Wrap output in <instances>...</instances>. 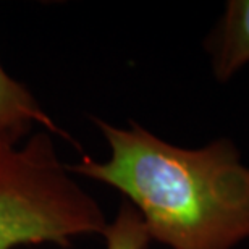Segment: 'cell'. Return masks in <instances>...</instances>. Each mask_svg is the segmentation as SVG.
<instances>
[{
	"instance_id": "cell-1",
	"label": "cell",
	"mask_w": 249,
	"mask_h": 249,
	"mask_svg": "<svg viewBox=\"0 0 249 249\" xmlns=\"http://www.w3.org/2000/svg\"><path fill=\"white\" fill-rule=\"evenodd\" d=\"M91 120L110 156L96 160L81 154L70 172L120 191L151 241L172 249H233L249 240V167L230 139L181 147L136 122Z\"/></svg>"
},
{
	"instance_id": "cell-2",
	"label": "cell",
	"mask_w": 249,
	"mask_h": 249,
	"mask_svg": "<svg viewBox=\"0 0 249 249\" xmlns=\"http://www.w3.org/2000/svg\"><path fill=\"white\" fill-rule=\"evenodd\" d=\"M107 218L57 152L53 134L0 133V249L53 245L101 235Z\"/></svg>"
},
{
	"instance_id": "cell-3",
	"label": "cell",
	"mask_w": 249,
	"mask_h": 249,
	"mask_svg": "<svg viewBox=\"0 0 249 249\" xmlns=\"http://www.w3.org/2000/svg\"><path fill=\"white\" fill-rule=\"evenodd\" d=\"M211 68L218 83H227L249 63V0H230L206 39Z\"/></svg>"
},
{
	"instance_id": "cell-4",
	"label": "cell",
	"mask_w": 249,
	"mask_h": 249,
	"mask_svg": "<svg viewBox=\"0 0 249 249\" xmlns=\"http://www.w3.org/2000/svg\"><path fill=\"white\" fill-rule=\"evenodd\" d=\"M36 124L76 144L44 110L26 84L15 79L0 62V133L17 139H26Z\"/></svg>"
},
{
	"instance_id": "cell-5",
	"label": "cell",
	"mask_w": 249,
	"mask_h": 249,
	"mask_svg": "<svg viewBox=\"0 0 249 249\" xmlns=\"http://www.w3.org/2000/svg\"><path fill=\"white\" fill-rule=\"evenodd\" d=\"M106 249H149L151 238L131 204L123 202L115 218L107 223L102 233Z\"/></svg>"
}]
</instances>
